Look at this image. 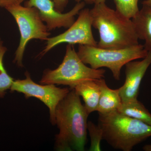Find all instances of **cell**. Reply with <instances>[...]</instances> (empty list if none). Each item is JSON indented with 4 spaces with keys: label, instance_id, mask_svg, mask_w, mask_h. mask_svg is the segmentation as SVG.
Listing matches in <instances>:
<instances>
[{
    "label": "cell",
    "instance_id": "cell-1",
    "mask_svg": "<svg viewBox=\"0 0 151 151\" xmlns=\"http://www.w3.org/2000/svg\"><path fill=\"white\" fill-rule=\"evenodd\" d=\"M80 97L74 89H70L57 106L55 123L59 130L55 136L57 150H84L89 114Z\"/></svg>",
    "mask_w": 151,
    "mask_h": 151
},
{
    "label": "cell",
    "instance_id": "cell-2",
    "mask_svg": "<svg viewBox=\"0 0 151 151\" xmlns=\"http://www.w3.org/2000/svg\"><path fill=\"white\" fill-rule=\"evenodd\" d=\"M94 4L89 11L92 27L98 30L100 35L97 47L120 49L139 44L132 19L109 7L105 3Z\"/></svg>",
    "mask_w": 151,
    "mask_h": 151
},
{
    "label": "cell",
    "instance_id": "cell-3",
    "mask_svg": "<svg viewBox=\"0 0 151 151\" xmlns=\"http://www.w3.org/2000/svg\"><path fill=\"white\" fill-rule=\"evenodd\" d=\"M98 113V125L103 131V140L114 149L131 151L151 137V126L139 120L118 111Z\"/></svg>",
    "mask_w": 151,
    "mask_h": 151
},
{
    "label": "cell",
    "instance_id": "cell-4",
    "mask_svg": "<svg viewBox=\"0 0 151 151\" xmlns=\"http://www.w3.org/2000/svg\"><path fill=\"white\" fill-rule=\"evenodd\" d=\"M105 73L104 69H94L85 65L73 45L68 44L62 63L54 70H45L40 83L66 85L72 89L84 81L104 78Z\"/></svg>",
    "mask_w": 151,
    "mask_h": 151
},
{
    "label": "cell",
    "instance_id": "cell-5",
    "mask_svg": "<svg viewBox=\"0 0 151 151\" xmlns=\"http://www.w3.org/2000/svg\"><path fill=\"white\" fill-rule=\"evenodd\" d=\"M79 58L94 69L106 67L111 70L116 80L121 78L122 67L130 61L144 58L147 55L144 45L139 44L128 48L108 49L97 46L79 45Z\"/></svg>",
    "mask_w": 151,
    "mask_h": 151
},
{
    "label": "cell",
    "instance_id": "cell-6",
    "mask_svg": "<svg viewBox=\"0 0 151 151\" xmlns=\"http://www.w3.org/2000/svg\"><path fill=\"white\" fill-rule=\"evenodd\" d=\"M5 9L14 17L18 26L20 40L14 62L19 67H22L24 54L28 42L34 39L47 40L50 33L35 8L15 4Z\"/></svg>",
    "mask_w": 151,
    "mask_h": 151
},
{
    "label": "cell",
    "instance_id": "cell-7",
    "mask_svg": "<svg viewBox=\"0 0 151 151\" xmlns=\"http://www.w3.org/2000/svg\"><path fill=\"white\" fill-rule=\"evenodd\" d=\"M25 75L24 79L14 80L10 89L11 92L22 93L27 99L34 97L41 100L49 108L50 123L55 125L57 106L69 93L70 89L57 87L55 84H37L32 81L27 71Z\"/></svg>",
    "mask_w": 151,
    "mask_h": 151
},
{
    "label": "cell",
    "instance_id": "cell-8",
    "mask_svg": "<svg viewBox=\"0 0 151 151\" xmlns=\"http://www.w3.org/2000/svg\"><path fill=\"white\" fill-rule=\"evenodd\" d=\"M89 10L88 9H81L78 14L77 19L67 30L56 36L48 38L41 55L43 56L55 47L63 43L97 46V42L92 34Z\"/></svg>",
    "mask_w": 151,
    "mask_h": 151
},
{
    "label": "cell",
    "instance_id": "cell-9",
    "mask_svg": "<svg viewBox=\"0 0 151 151\" xmlns=\"http://www.w3.org/2000/svg\"><path fill=\"white\" fill-rule=\"evenodd\" d=\"M25 0H17V4H21ZM25 6L35 7L39 12L43 22L46 23L49 31L64 27L68 28L75 22V16L84 9L85 2L78 3L71 10L65 14L58 12L55 9L52 0H28L24 3Z\"/></svg>",
    "mask_w": 151,
    "mask_h": 151
},
{
    "label": "cell",
    "instance_id": "cell-10",
    "mask_svg": "<svg viewBox=\"0 0 151 151\" xmlns=\"http://www.w3.org/2000/svg\"><path fill=\"white\" fill-rule=\"evenodd\" d=\"M141 61H130L126 65V80L119 88L122 103L137 100L142 79L151 64V52Z\"/></svg>",
    "mask_w": 151,
    "mask_h": 151
},
{
    "label": "cell",
    "instance_id": "cell-11",
    "mask_svg": "<svg viewBox=\"0 0 151 151\" xmlns=\"http://www.w3.org/2000/svg\"><path fill=\"white\" fill-rule=\"evenodd\" d=\"M132 19L138 38L145 41V49L151 52V5L143 4Z\"/></svg>",
    "mask_w": 151,
    "mask_h": 151
},
{
    "label": "cell",
    "instance_id": "cell-12",
    "mask_svg": "<svg viewBox=\"0 0 151 151\" xmlns=\"http://www.w3.org/2000/svg\"><path fill=\"white\" fill-rule=\"evenodd\" d=\"M99 79L88 80L76 85L74 89L76 94L83 98L84 106L90 114L97 111L100 94Z\"/></svg>",
    "mask_w": 151,
    "mask_h": 151
},
{
    "label": "cell",
    "instance_id": "cell-13",
    "mask_svg": "<svg viewBox=\"0 0 151 151\" xmlns=\"http://www.w3.org/2000/svg\"><path fill=\"white\" fill-rule=\"evenodd\" d=\"M100 88V94L97 109L98 113L105 114L117 111L122 104L119 89L109 88L104 78L98 80Z\"/></svg>",
    "mask_w": 151,
    "mask_h": 151
},
{
    "label": "cell",
    "instance_id": "cell-14",
    "mask_svg": "<svg viewBox=\"0 0 151 151\" xmlns=\"http://www.w3.org/2000/svg\"><path fill=\"white\" fill-rule=\"evenodd\" d=\"M117 111L125 116L137 119L151 126V113L137 99L122 103Z\"/></svg>",
    "mask_w": 151,
    "mask_h": 151
},
{
    "label": "cell",
    "instance_id": "cell-15",
    "mask_svg": "<svg viewBox=\"0 0 151 151\" xmlns=\"http://www.w3.org/2000/svg\"><path fill=\"white\" fill-rule=\"evenodd\" d=\"M2 44V42H0V98L4 97L6 91L10 89L14 81L4 66L3 59L7 48L3 46Z\"/></svg>",
    "mask_w": 151,
    "mask_h": 151
},
{
    "label": "cell",
    "instance_id": "cell-16",
    "mask_svg": "<svg viewBox=\"0 0 151 151\" xmlns=\"http://www.w3.org/2000/svg\"><path fill=\"white\" fill-rule=\"evenodd\" d=\"M116 10L124 16L132 19L139 12V0H113Z\"/></svg>",
    "mask_w": 151,
    "mask_h": 151
},
{
    "label": "cell",
    "instance_id": "cell-17",
    "mask_svg": "<svg viewBox=\"0 0 151 151\" xmlns=\"http://www.w3.org/2000/svg\"><path fill=\"white\" fill-rule=\"evenodd\" d=\"M87 129L89 132L91 140V145L89 151H101V142L103 140V131L101 127L92 122H88Z\"/></svg>",
    "mask_w": 151,
    "mask_h": 151
},
{
    "label": "cell",
    "instance_id": "cell-18",
    "mask_svg": "<svg viewBox=\"0 0 151 151\" xmlns=\"http://www.w3.org/2000/svg\"><path fill=\"white\" fill-rule=\"evenodd\" d=\"M54 4L55 10L59 12L62 13L67 6L68 0H52ZM78 3L83 1L84 2L88 4H94L95 0H75Z\"/></svg>",
    "mask_w": 151,
    "mask_h": 151
},
{
    "label": "cell",
    "instance_id": "cell-19",
    "mask_svg": "<svg viewBox=\"0 0 151 151\" xmlns=\"http://www.w3.org/2000/svg\"><path fill=\"white\" fill-rule=\"evenodd\" d=\"M17 0H0V7L5 8L12 5L17 4Z\"/></svg>",
    "mask_w": 151,
    "mask_h": 151
},
{
    "label": "cell",
    "instance_id": "cell-20",
    "mask_svg": "<svg viewBox=\"0 0 151 151\" xmlns=\"http://www.w3.org/2000/svg\"><path fill=\"white\" fill-rule=\"evenodd\" d=\"M143 150L145 151H151V145H146L143 147Z\"/></svg>",
    "mask_w": 151,
    "mask_h": 151
},
{
    "label": "cell",
    "instance_id": "cell-21",
    "mask_svg": "<svg viewBox=\"0 0 151 151\" xmlns=\"http://www.w3.org/2000/svg\"><path fill=\"white\" fill-rule=\"evenodd\" d=\"M142 5H151V0H145L143 1L142 3Z\"/></svg>",
    "mask_w": 151,
    "mask_h": 151
},
{
    "label": "cell",
    "instance_id": "cell-22",
    "mask_svg": "<svg viewBox=\"0 0 151 151\" xmlns=\"http://www.w3.org/2000/svg\"><path fill=\"white\" fill-rule=\"evenodd\" d=\"M106 1H107V0H95V4H99V3H105Z\"/></svg>",
    "mask_w": 151,
    "mask_h": 151
},
{
    "label": "cell",
    "instance_id": "cell-23",
    "mask_svg": "<svg viewBox=\"0 0 151 151\" xmlns=\"http://www.w3.org/2000/svg\"><path fill=\"white\" fill-rule=\"evenodd\" d=\"M1 39H0V42H1Z\"/></svg>",
    "mask_w": 151,
    "mask_h": 151
}]
</instances>
